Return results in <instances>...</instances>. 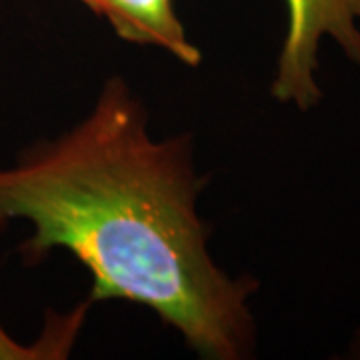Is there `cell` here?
<instances>
[{
  "mask_svg": "<svg viewBox=\"0 0 360 360\" xmlns=\"http://www.w3.org/2000/svg\"><path fill=\"white\" fill-rule=\"evenodd\" d=\"M200 186L188 142L155 141L127 82L110 78L78 127L0 170V229L32 224L20 246L28 264L54 248L75 255L92 274L90 300L148 307L200 356L243 359L255 340L246 300L257 284L212 262Z\"/></svg>",
  "mask_w": 360,
  "mask_h": 360,
  "instance_id": "cell-1",
  "label": "cell"
},
{
  "mask_svg": "<svg viewBox=\"0 0 360 360\" xmlns=\"http://www.w3.org/2000/svg\"><path fill=\"white\" fill-rule=\"evenodd\" d=\"M286 6L288 30L272 94L307 110L321 98L314 70L322 37H333L348 58L360 65V0H286Z\"/></svg>",
  "mask_w": 360,
  "mask_h": 360,
  "instance_id": "cell-2",
  "label": "cell"
},
{
  "mask_svg": "<svg viewBox=\"0 0 360 360\" xmlns=\"http://www.w3.org/2000/svg\"><path fill=\"white\" fill-rule=\"evenodd\" d=\"M82 4L106 18L120 39L165 49L188 66L200 65V52L186 39L172 0H82Z\"/></svg>",
  "mask_w": 360,
  "mask_h": 360,
  "instance_id": "cell-3",
  "label": "cell"
},
{
  "mask_svg": "<svg viewBox=\"0 0 360 360\" xmlns=\"http://www.w3.org/2000/svg\"><path fill=\"white\" fill-rule=\"evenodd\" d=\"M34 356H39L34 354V348L16 345L13 338H8L0 328V359H34Z\"/></svg>",
  "mask_w": 360,
  "mask_h": 360,
  "instance_id": "cell-4",
  "label": "cell"
}]
</instances>
